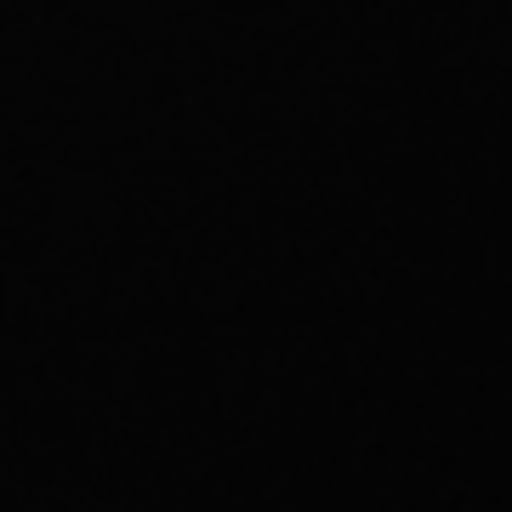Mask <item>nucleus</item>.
I'll return each instance as SVG.
<instances>
[]
</instances>
